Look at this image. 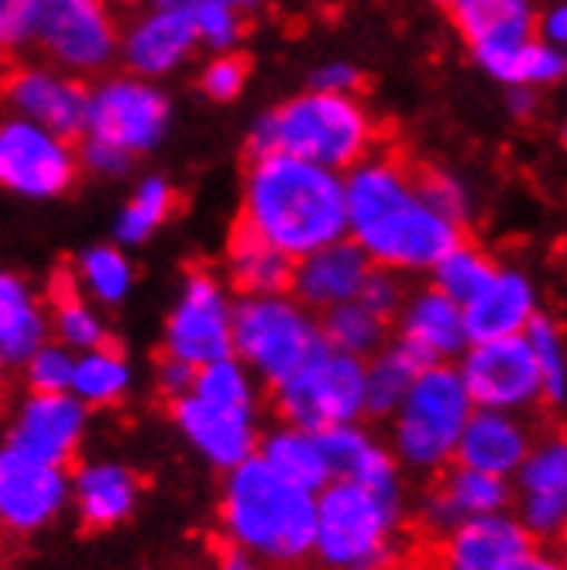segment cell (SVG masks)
Here are the masks:
<instances>
[{"mask_svg":"<svg viewBox=\"0 0 567 570\" xmlns=\"http://www.w3.org/2000/svg\"><path fill=\"white\" fill-rule=\"evenodd\" d=\"M413 166L402 155L364 158L348 176L351 237L392 272L437 268L465 240L461 224L427 203Z\"/></svg>","mask_w":567,"mask_h":570,"instance_id":"6da1fadb","label":"cell"},{"mask_svg":"<svg viewBox=\"0 0 567 570\" xmlns=\"http://www.w3.org/2000/svg\"><path fill=\"white\" fill-rule=\"evenodd\" d=\"M241 220L300 262L351 230L348 183L293 155H258L245 173Z\"/></svg>","mask_w":567,"mask_h":570,"instance_id":"7a4b0ae2","label":"cell"},{"mask_svg":"<svg viewBox=\"0 0 567 570\" xmlns=\"http://www.w3.org/2000/svg\"><path fill=\"white\" fill-rule=\"evenodd\" d=\"M316 492L293 484L252 458L227 471L221 495V522L227 540L255 557L293 563L316 550Z\"/></svg>","mask_w":567,"mask_h":570,"instance_id":"3957f363","label":"cell"},{"mask_svg":"<svg viewBox=\"0 0 567 570\" xmlns=\"http://www.w3.org/2000/svg\"><path fill=\"white\" fill-rule=\"evenodd\" d=\"M369 114L341 94H303L272 110L252 131L248 155H293L323 169H358L372 151Z\"/></svg>","mask_w":567,"mask_h":570,"instance_id":"277c9868","label":"cell"},{"mask_svg":"<svg viewBox=\"0 0 567 570\" xmlns=\"http://www.w3.org/2000/svg\"><path fill=\"white\" fill-rule=\"evenodd\" d=\"M475 413V402L458 368L430 364L395 410L392 446L413 471H440L458 461V446Z\"/></svg>","mask_w":567,"mask_h":570,"instance_id":"5b68a950","label":"cell"},{"mask_svg":"<svg viewBox=\"0 0 567 570\" xmlns=\"http://www.w3.org/2000/svg\"><path fill=\"white\" fill-rule=\"evenodd\" d=\"M234 351L252 372L278 389L334 347L300 303L286 296H245L234 306Z\"/></svg>","mask_w":567,"mask_h":570,"instance_id":"8992f818","label":"cell"},{"mask_svg":"<svg viewBox=\"0 0 567 570\" xmlns=\"http://www.w3.org/2000/svg\"><path fill=\"white\" fill-rule=\"evenodd\" d=\"M399 509L358 481H331L316 499L313 553L331 570H389Z\"/></svg>","mask_w":567,"mask_h":570,"instance_id":"52a82bcc","label":"cell"},{"mask_svg":"<svg viewBox=\"0 0 567 570\" xmlns=\"http://www.w3.org/2000/svg\"><path fill=\"white\" fill-rule=\"evenodd\" d=\"M272 392L282 420L320 433L328 426L354 423L361 413H369V364L354 354L331 351L313 368Z\"/></svg>","mask_w":567,"mask_h":570,"instance_id":"ba28073f","label":"cell"},{"mask_svg":"<svg viewBox=\"0 0 567 570\" xmlns=\"http://www.w3.org/2000/svg\"><path fill=\"white\" fill-rule=\"evenodd\" d=\"M461 379L475 410L522 413L544 399V375L526 334L471 344L461 361Z\"/></svg>","mask_w":567,"mask_h":570,"instance_id":"9c48e42d","label":"cell"},{"mask_svg":"<svg viewBox=\"0 0 567 570\" xmlns=\"http://www.w3.org/2000/svg\"><path fill=\"white\" fill-rule=\"evenodd\" d=\"M166 354L193 368H207L234 354V309L227 306L221 282L204 268L186 275L183 296L166 323Z\"/></svg>","mask_w":567,"mask_h":570,"instance_id":"30bf717a","label":"cell"},{"mask_svg":"<svg viewBox=\"0 0 567 570\" xmlns=\"http://www.w3.org/2000/svg\"><path fill=\"white\" fill-rule=\"evenodd\" d=\"M0 179L21 196H59L76 179L69 141L35 120H11L0 131Z\"/></svg>","mask_w":567,"mask_h":570,"instance_id":"8fae6325","label":"cell"},{"mask_svg":"<svg viewBox=\"0 0 567 570\" xmlns=\"http://www.w3.org/2000/svg\"><path fill=\"white\" fill-rule=\"evenodd\" d=\"M534 553V533L506 512L468 519L430 540V570H519Z\"/></svg>","mask_w":567,"mask_h":570,"instance_id":"7c38bea8","label":"cell"},{"mask_svg":"<svg viewBox=\"0 0 567 570\" xmlns=\"http://www.w3.org/2000/svg\"><path fill=\"white\" fill-rule=\"evenodd\" d=\"M166 120L169 104L158 90L138 79H110L107 87L90 94L87 135L138 155L158 145Z\"/></svg>","mask_w":567,"mask_h":570,"instance_id":"4fadbf2b","label":"cell"},{"mask_svg":"<svg viewBox=\"0 0 567 570\" xmlns=\"http://www.w3.org/2000/svg\"><path fill=\"white\" fill-rule=\"evenodd\" d=\"M35 35L69 69H100L117 46L104 0H38Z\"/></svg>","mask_w":567,"mask_h":570,"instance_id":"5bb4252c","label":"cell"},{"mask_svg":"<svg viewBox=\"0 0 567 570\" xmlns=\"http://www.w3.org/2000/svg\"><path fill=\"white\" fill-rule=\"evenodd\" d=\"M69 495V481L59 464L35 461L14 446L0 458V519L18 537L49 525Z\"/></svg>","mask_w":567,"mask_h":570,"instance_id":"9a60e30c","label":"cell"},{"mask_svg":"<svg viewBox=\"0 0 567 570\" xmlns=\"http://www.w3.org/2000/svg\"><path fill=\"white\" fill-rule=\"evenodd\" d=\"M516 502L534 540L567 533V433H547L534 443L516 474Z\"/></svg>","mask_w":567,"mask_h":570,"instance_id":"2e32d148","label":"cell"},{"mask_svg":"<svg viewBox=\"0 0 567 570\" xmlns=\"http://www.w3.org/2000/svg\"><path fill=\"white\" fill-rule=\"evenodd\" d=\"M87 426V405L79 402L72 392H31L11 420V436L8 446L14 451L46 461V464H66L79 440H84Z\"/></svg>","mask_w":567,"mask_h":570,"instance_id":"e0dca14e","label":"cell"},{"mask_svg":"<svg viewBox=\"0 0 567 570\" xmlns=\"http://www.w3.org/2000/svg\"><path fill=\"white\" fill-rule=\"evenodd\" d=\"M173 420L196 451L217 468L234 471L255 458V413L231 410V405H217L189 392L173 399Z\"/></svg>","mask_w":567,"mask_h":570,"instance_id":"ac0fdd59","label":"cell"},{"mask_svg":"<svg viewBox=\"0 0 567 570\" xmlns=\"http://www.w3.org/2000/svg\"><path fill=\"white\" fill-rule=\"evenodd\" d=\"M509 502H512V488L506 478L454 464V468H443V474L433 481L420 515H423V525L430 529V537H443L468 519L506 512Z\"/></svg>","mask_w":567,"mask_h":570,"instance_id":"d6986e66","label":"cell"},{"mask_svg":"<svg viewBox=\"0 0 567 570\" xmlns=\"http://www.w3.org/2000/svg\"><path fill=\"white\" fill-rule=\"evenodd\" d=\"M8 100L25 120H35L66 141L87 135L90 94L72 79L46 69H18L8 76Z\"/></svg>","mask_w":567,"mask_h":570,"instance_id":"ffe728a7","label":"cell"},{"mask_svg":"<svg viewBox=\"0 0 567 570\" xmlns=\"http://www.w3.org/2000/svg\"><path fill=\"white\" fill-rule=\"evenodd\" d=\"M372 258L358 240H338L300 258L293 293L303 306L334 309L361 299V289L372 278Z\"/></svg>","mask_w":567,"mask_h":570,"instance_id":"44dd1931","label":"cell"},{"mask_svg":"<svg viewBox=\"0 0 567 570\" xmlns=\"http://www.w3.org/2000/svg\"><path fill=\"white\" fill-rule=\"evenodd\" d=\"M451 8L481 66L534 42L537 14L530 0H454Z\"/></svg>","mask_w":567,"mask_h":570,"instance_id":"7402d4cb","label":"cell"},{"mask_svg":"<svg viewBox=\"0 0 567 570\" xmlns=\"http://www.w3.org/2000/svg\"><path fill=\"white\" fill-rule=\"evenodd\" d=\"M407 351H413L420 357V364H448V357H458L465 351V344H471L468 337V320H465V306L454 303L448 293L423 289L420 296L410 299L407 313H402V341Z\"/></svg>","mask_w":567,"mask_h":570,"instance_id":"603a6c76","label":"cell"},{"mask_svg":"<svg viewBox=\"0 0 567 570\" xmlns=\"http://www.w3.org/2000/svg\"><path fill=\"white\" fill-rule=\"evenodd\" d=\"M534 451V436L516 413L502 410H475L468 420V430L458 446V464L512 478L519 474L522 461Z\"/></svg>","mask_w":567,"mask_h":570,"instance_id":"cb8c5ba5","label":"cell"},{"mask_svg":"<svg viewBox=\"0 0 567 570\" xmlns=\"http://www.w3.org/2000/svg\"><path fill=\"white\" fill-rule=\"evenodd\" d=\"M231 285L241 296H282L296 282V258L278 252L258 230L237 217L227 244Z\"/></svg>","mask_w":567,"mask_h":570,"instance_id":"d4e9b609","label":"cell"},{"mask_svg":"<svg viewBox=\"0 0 567 570\" xmlns=\"http://www.w3.org/2000/svg\"><path fill=\"white\" fill-rule=\"evenodd\" d=\"M534 316H537L534 289L519 272H499L489 289L465 306L471 344L519 337L530 331Z\"/></svg>","mask_w":567,"mask_h":570,"instance_id":"484cf974","label":"cell"},{"mask_svg":"<svg viewBox=\"0 0 567 570\" xmlns=\"http://www.w3.org/2000/svg\"><path fill=\"white\" fill-rule=\"evenodd\" d=\"M199 42V28L189 11L158 8L148 14L125 42L128 66L141 76H162L179 66Z\"/></svg>","mask_w":567,"mask_h":570,"instance_id":"4316f807","label":"cell"},{"mask_svg":"<svg viewBox=\"0 0 567 570\" xmlns=\"http://www.w3.org/2000/svg\"><path fill=\"white\" fill-rule=\"evenodd\" d=\"M72 492H76V512H79V519H84V525L94 529V533H100V529L125 522L135 512L141 481L131 468L90 464L76 474Z\"/></svg>","mask_w":567,"mask_h":570,"instance_id":"83f0119b","label":"cell"},{"mask_svg":"<svg viewBox=\"0 0 567 570\" xmlns=\"http://www.w3.org/2000/svg\"><path fill=\"white\" fill-rule=\"evenodd\" d=\"M49 320L31 299L18 275L0 278V357L4 364H28L46 347Z\"/></svg>","mask_w":567,"mask_h":570,"instance_id":"f1b7e54d","label":"cell"},{"mask_svg":"<svg viewBox=\"0 0 567 570\" xmlns=\"http://www.w3.org/2000/svg\"><path fill=\"white\" fill-rule=\"evenodd\" d=\"M258 458L282 478H290L293 484L306 488V492H316V495L334 481L331 464L323 458L320 436L313 430H300L290 423L282 430H272L258 443Z\"/></svg>","mask_w":567,"mask_h":570,"instance_id":"f546056e","label":"cell"},{"mask_svg":"<svg viewBox=\"0 0 567 570\" xmlns=\"http://www.w3.org/2000/svg\"><path fill=\"white\" fill-rule=\"evenodd\" d=\"M128 385H131V368H128L125 354H120L114 344L79 354L72 395L84 405H114L125 399Z\"/></svg>","mask_w":567,"mask_h":570,"instance_id":"4dcf8cb0","label":"cell"},{"mask_svg":"<svg viewBox=\"0 0 567 570\" xmlns=\"http://www.w3.org/2000/svg\"><path fill=\"white\" fill-rule=\"evenodd\" d=\"M49 303H52V327L66 347L76 351H97L107 344L104 323L94 316V309L79 296L72 275L59 272L49 285Z\"/></svg>","mask_w":567,"mask_h":570,"instance_id":"1f68e13d","label":"cell"},{"mask_svg":"<svg viewBox=\"0 0 567 570\" xmlns=\"http://www.w3.org/2000/svg\"><path fill=\"white\" fill-rule=\"evenodd\" d=\"M423 368L427 364H420V357L402 344L382 351L369 364V416H395Z\"/></svg>","mask_w":567,"mask_h":570,"instance_id":"d6a6232c","label":"cell"},{"mask_svg":"<svg viewBox=\"0 0 567 570\" xmlns=\"http://www.w3.org/2000/svg\"><path fill=\"white\" fill-rule=\"evenodd\" d=\"M496 275H499V268L492 265V258L468 240H461L458 248L433 268L437 289L448 293L461 306H468L471 299H478L485 289H489Z\"/></svg>","mask_w":567,"mask_h":570,"instance_id":"836d02e7","label":"cell"},{"mask_svg":"<svg viewBox=\"0 0 567 570\" xmlns=\"http://www.w3.org/2000/svg\"><path fill=\"white\" fill-rule=\"evenodd\" d=\"M323 334H328L334 351L364 357V354H375L382 347L385 337V320L379 313H372L361 299L334 306L323 316Z\"/></svg>","mask_w":567,"mask_h":570,"instance_id":"e575fe53","label":"cell"},{"mask_svg":"<svg viewBox=\"0 0 567 570\" xmlns=\"http://www.w3.org/2000/svg\"><path fill=\"white\" fill-rule=\"evenodd\" d=\"M179 207V196L169 183L162 179H145L135 193V199L120 210L117 220V240L125 244H141L155 227L169 220V214Z\"/></svg>","mask_w":567,"mask_h":570,"instance_id":"d590c367","label":"cell"},{"mask_svg":"<svg viewBox=\"0 0 567 570\" xmlns=\"http://www.w3.org/2000/svg\"><path fill=\"white\" fill-rule=\"evenodd\" d=\"M193 395L217 402V405H231V410L255 413V385L248 379V364L234 357H224V361L207 364V368H199Z\"/></svg>","mask_w":567,"mask_h":570,"instance_id":"8d00e7d4","label":"cell"},{"mask_svg":"<svg viewBox=\"0 0 567 570\" xmlns=\"http://www.w3.org/2000/svg\"><path fill=\"white\" fill-rule=\"evenodd\" d=\"M489 72L496 79H502V83H512V87L554 83L557 76L567 72V59L554 46H547V42H526L522 49H516L506 59H499Z\"/></svg>","mask_w":567,"mask_h":570,"instance_id":"74e56055","label":"cell"},{"mask_svg":"<svg viewBox=\"0 0 567 570\" xmlns=\"http://www.w3.org/2000/svg\"><path fill=\"white\" fill-rule=\"evenodd\" d=\"M526 337H530V344H534L540 375H544V399L550 405L567 402V347H564L557 323L550 316H534Z\"/></svg>","mask_w":567,"mask_h":570,"instance_id":"f35d334b","label":"cell"},{"mask_svg":"<svg viewBox=\"0 0 567 570\" xmlns=\"http://www.w3.org/2000/svg\"><path fill=\"white\" fill-rule=\"evenodd\" d=\"M79 275L100 303H120L131 289V265L117 248H90L79 258Z\"/></svg>","mask_w":567,"mask_h":570,"instance_id":"ab89813d","label":"cell"},{"mask_svg":"<svg viewBox=\"0 0 567 570\" xmlns=\"http://www.w3.org/2000/svg\"><path fill=\"white\" fill-rule=\"evenodd\" d=\"M316 436H320L323 458H328V464H331L334 481H351L358 474V468L364 464V458L372 454V446H375L354 423L328 426V430H320Z\"/></svg>","mask_w":567,"mask_h":570,"instance_id":"60d3db41","label":"cell"},{"mask_svg":"<svg viewBox=\"0 0 567 570\" xmlns=\"http://www.w3.org/2000/svg\"><path fill=\"white\" fill-rule=\"evenodd\" d=\"M76 361L72 351L66 344H46L28 364H25V382L28 392H72V379H76Z\"/></svg>","mask_w":567,"mask_h":570,"instance_id":"b9f144b4","label":"cell"},{"mask_svg":"<svg viewBox=\"0 0 567 570\" xmlns=\"http://www.w3.org/2000/svg\"><path fill=\"white\" fill-rule=\"evenodd\" d=\"M417 169V183H420V193L427 196L430 207H437L443 217H451L458 224H465V214H468V199L461 193V186L451 179V176H443L430 166H413Z\"/></svg>","mask_w":567,"mask_h":570,"instance_id":"7bdbcfd3","label":"cell"},{"mask_svg":"<svg viewBox=\"0 0 567 570\" xmlns=\"http://www.w3.org/2000/svg\"><path fill=\"white\" fill-rule=\"evenodd\" d=\"M248 72H252V59L248 56H221L207 66L204 72V94L214 100H234L248 83Z\"/></svg>","mask_w":567,"mask_h":570,"instance_id":"ee69618b","label":"cell"},{"mask_svg":"<svg viewBox=\"0 0 567 570\" xmlns=\"http://www.w3.org/2000/svg\"><path fill=\"white\" fill-rule=\"evenodd\" d=\"M38 31V0H0V38L4 46H21Z\"/></svg>","mask_w":567,"mask_h":570,"instance_id":"f6af8a7d","label":"cell"},{"mask_svg":"<svg viewBox=\"0 0 567 570\" xmlns=\"http://www.w3.org/2000/svg\"><path fill=\"white\" fill-rule=\"evenodd\" d=\"M392 268H382V272H372V278L364 282V289H361V303L369 306L372 313H379L382 320H392L402 306V289H399V282L389 275Z\"/></svg>","mask_w":567,"mask_h":570,"instance_id":"bcb514c9","label":"cell"},{"mask_svg":"<svg viewBox=\"0 0 567 570\" xmlns=\"http://www.w3.org/2000/svg\"><path fill=\"white\" fill-rule=\"evenodd\" d=\"M196 372L199 368H193V364H186V361H179V357H173L166 351H162V357H158V385L169 399L189 395L193 385H196Z\"/></svg>","mask_w":567,"mask_h":570,"instance_id":"7dc6e473","label":"cell"},{"mask_svg":"<svg viewBox=\"0 0 567 570\" xmlns=\"http://www.w3.org/2000/svg\"><path fill=\"white\" fill-rule=\"evenodd\" d=\"M361 87V72L351 69L348 62H331L313 72V90L320 94H341V97H351L354 90Z\"/></svg>","mask_w":567,"mask_h":570,"instance_id":"c3c4849f","label":"cell"},{"mask_svg":"<svg viewBox=\"0 0 567 570\" xmlns=\"http://www.w3.org/2000/svg\"><path fill=\"white\" fill-rule=\"evenodd\" d=\"M84 161H87L90 169H97V173H125L128 161H131V151L87 135V141H84Z\"/></svg>","mask_w":567,"mask_h":570,"instance_id":"681fc988","label":"cell"},{"mask_svg":"<svg viewBox=\"0 0 567 570\" xmlns=\"http://www.w3.org/2000/svg\"><path fill=\"white\" fill-rule=\"evenodd\" d=\"M211 553H214V570H258L255 563V553L237 547L234 540H214L211 543Z\"/></svg>","mask_w":567,"mask_h":570,"instance_id":"f907efd6","label":"cell"},{"mask_svg":"<svg viewBox=\"0 0 567 570\" xmlns=\"http://www.w3.org/2000/svg\"><path fill=\"white\" fill-rule=\"evenodd\" d=\"M544 35H547V42L554 46H567V4H557L554 11H547L544 18Z\"/></svg>","mask_w":567,"mask_h":570,"instance_id":"816d5d0a","label":"cell"},{"mask_svg":"<svg viewBox=\"0 0 567 570\" xmlns=\"http://www.w3.org/2000/svg\"><path fill=\"white\" fill-rule=\"evenodd\" d=\"M519 570H564V567H560V560H554V557H547V553H537V550H534V553H530V560H526Z\"/></svg>","mask_w":567,"mask_h":570,"instance_id":"f5cc1de1","label":"cell"},{"mask_svg":"<svg viewBox=\"0 0 567 570\" xmlns=\"http://www.w3.org/2000/svg\"><path fill=\"white\" fill-rule=\"evenodd\" d=\"M509 104L516 107V114H526V110H530V107H534V97H530V94H526L522 87H512V94H509Z\"/></svg>","mask_w":567,"mask_h":570,"instance_id":"db71d44e","label":"cell"},{"mask_svg":"<svg viewBox=\"0 0 567 570\" xmlns=\"http://www.w3.org/2000/svg\"><path fill=\"white\" fill-rule=\"evenodd\" d=\"M560 567L567 570V533L560 537Z\"/></svg>","mask_w":567,"mask_h":570,"instance_id":"11a10c76","label":"cell"},{"mask_svg":"<svg viewBox=\"0 0 567 570\" xmlns=\"http://www.w3.org/2000/svg\"><path fill=\"white\" fill-rule=\"evenodd\" d=\"M437 4H454V0H437Z\"/></svg>","mask_w":567,"mask_h":570,"instance_id":"9f6ffc18","label":"cell"},{"mask_svg":"<svg viewBox=\"0 0 567 570\" xmlns=\"http://www.w3.org/2000/svg\"><path fill=\"white\" fill-rule=\"evenodd\" d=\"M237 4H255V0H237Z\"/></svg>","mask_w":567,"mask_h":570,"instance_id":"6f0895ef","label":"cell"},{"mask_svg":"<svg viewBox=\"0 0 567 570\" xmlns=\"http://www.w3.org/2000/svg\"><path fill=\"white\" fill-rule=\"evenodd\" d=\"M564 145H567V125H564Z\"/></svg>","mask_w":567,"mask_h":570,"instance_id":"680465c9","label":"cell"}]
</instances>
